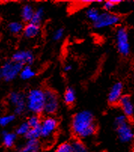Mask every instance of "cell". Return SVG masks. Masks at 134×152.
<instances>
[{
    "label": "cell",
    "instance_id": "16",
    "mask_svg": "<svg viewBox=\"0 0 134 152\" xmlns=\"http://www.w3.org/2000/svg\"><path fill=\"white\" fill-rule=\"evenodd\" d=\"M35 11L36 10L31 5H25L22 8V12H21V16L23 20L25 22L30 23L34 15Z\"/></svg>",
    "mask_w": 134,
    "mask_h": 152
},
{
    "label": "cell",
    "instance_id": "2",
    "mask_svg": "<svg viewBox=\"0 0 134 152\" xmlns=\"http://www.w3.org/2000/svg\"><path fill=\"white\" fill-rule=\"evenodd\" d=\"M26 108L33 115H39L44 112L45 104V91L39 88L32 89L26 96Z\"/></svg>",
    "mask_w": 134,
    "mask_h": 152
},
{
    "label": "cell",
    "instance_id": "29",
    "mask_svg": "<svg viewBox=\"0 0 134 152\" xmlns=\"http://www.w3.org/2000/svg\"><path fill=\"white\" fill-rule=\"evenodd\" d=\"M120 2H121V1H107V2L104 3L103 8L105 11L109 12V11H111V10L113 9Z\"/></svg>",
    "mask_w": 134,
    "mask_h": 152
},
{
    "label": "cell",
    "instance_id": "25",
    "mask_svg": "<svg viewBox=\"0 0 134 152\" xmlns=\"http://www.w3.org/2000/svg\"><path fill=\"white\" fill-rule=\"evenodd\" d=\"M15 118H16V117L15 115H7L5 116L0 117V126H8V124H12L15 120Z\"/></svg>",
    "mask_w": 134,
    "mask_h": 152
},
{
    "label": "cell",
    "instance_id": "13",
    "mask_svg": "<svg viewBox=\"0 0 134 152\" xmlns=\"http://www.w3.org/2000/svg\"><path fill=\"white\" fill-rule=\"evenodd\" d=\"M40 32V26L39 25L35 24L32 23H28L23 28V36L26 39H33L36 37Z\"/></svg>",
    "mask_w": 134,
    "mask_h": 152
},
{
    "label": "cell",
    "instance_id": "9",
    "mask_svg": "<svg viewBox=\"0 0 134 152\" xmlns=\"http://www.w3.org/2000/svg\"><path fill=\"white\" fill-rule=\"evenodd\" d=\"M117 133L122 142H130L134 139V129L127 122L117 127Z\"/></svg>",
    "mask_w": 134,
    "mask_h": 152
},
{
    "label": "cell",
    "instance_id": "31",
    "mask_svg": "<svg viewBox=\"0 0 134 152\" xmlns=\"http://www.w3.org/2000/svg\"><path fill=\"white\" fill-rule=\"evenodd\" d=\"M72 69V66L71 64H67L64 66V71L66 72H69Z\"/></svg>",
    "mask_w": 134,
    "mask_h": 152
},
{
    "label": "cell",
    "instance_id": "24",
    "mask_svg": "<svg viewBox=\"0 0 134 152\" xmlns=\"http://www.w3.org/2000/svg\"><path fill=\"white\" fill-rule=\"evenodd\" d=\"M30 126H29L27 122H24L22 123L21 125L18 126V127L16 129V135L18 136H26L27 133L29 132Z\"/></svg>",
    "mask_w": 134,
    "mask_h": 152
},
{
    "label": "cell",
    "instance_id": "6",
    "mask_svg": "<svg viewBox=\"0 0 134 152\" xmlns=\"http://www.w3.org/2000/svg\"><path fill=\"white\" fill-rule=\"evenodd\" d=\"M120 20H121L120 17L115 14L109 13V12L101 13L98 20L94 23V26L97 29H103V28L117 25L119 23Z\"/></svg>",
    "mask_w": 134,
    "mask_h": 152
},
{
    "label": "cell",
    "instance_id": "8",
    "mask_svg": "<svg viewBox=\"0 0 134 152\" xmlns=\"http://www.w3.org/2000/svg\"><path fill=\"white\" fill-rule=\"evenodd\" d=\"M58 122L53 117H48L42 121L40 126L41 136L48 138L51 136L57 129Z\"/></svg>",
    "mask_w": 134,
    "mask_h": 152
},
{
    "label": "cell",
    "instance_id": "26",
    "mask_svg": "<svg viewBox=\"0 0 134 152\" xmlns=\"http://www.w3.org/2000/svg\"><path fill=\"white\" fill-rule=\"evenodd\" d=\"M73 148V152H89L86 146L81 142L75 140L72 143Z\"/></svg>",
    "mask_w": 134,
    "mask_h": 152
},
{
    "label": "cell",
    "instance_id": "14",
    "mask_svg": "<svg viewBox=\"0 0 134 152\" xmlns=\"http://www.w3.org/2000/svg\"><path fill=\"white\" fill-rule=\"evenodd\" d=\"M2 142L6 148L13 147L17 139V135L15 133H11L5 130L2 133Z\"/></svg>",
    "mask_w": 134,
    "mask_h": 152
},
{
    "label": "cell",
    "instance_id": "19",
    "mask_svg": "<svg viewBox=\"0 0 134 152\" xmlns=\"http://www.w3.org/2000/svg\"><path fill=\"white\" fill-rule=\"evenodd\" d=\"M44 15H45V10H44V8L42 7L38 8L35 11L34 15H33V18H32L31 23H35V24L37 25H40L41 22L43 20Z\"/></svg>",
    "mask_w": 134,
    "mask_h": 152
},
{
    "label": "cell",
    "instance_id": "28",
    "mask_svg": "<svg viewBox=\"0 0 134 152\" xmlns=\"http://www.w3.org/2000/svg\"><path fill=\"white\" fill-rule=\"evenodd\" d=\"M127 122V118L124 115H118L115 118V124L116 127L121 126V125L124 124Z\"/></svg>",
    "mask_w": 134,
    "mask_h": 152
},
{
    "label": "cell",
    "instance_id": "21",
    "mask_svg": "<svg viewBox=\"0 0 134 152\" xmlns=\"http://www.w3.org/2000/svg\"><path fill=\"white\" fill-rule=\"evenodd\" d=\"M25 137L28 140H38V139L41 136V130L40 127L37 128H30L27 134L25 136Z\"/></svg>",
    "mask_w": 134,
    "mask_h": 152
},
{
    "label": "cell",
    "instance_id": "10",
    "mask_svg": "<svg viewBox=\"0 0 134 152\" xmlns=\"http://www.w3.org/2000/svg\"><path fill=\"white\" fill-rule=\"evenodd\" d=\"M34 55L29 50H19L12 56V60L22 63L24 66H30L34 62Z\"/></svg>",
    "mask_w": 134,
    "mask_h": 152
},
{
    "label": "cell",
    "instance_id": "4",
    "mask_svg": "<svg viewBox=\"0 0 134 152\" xmlns=\"http://www.w3.org/2000/svg\"><path fill=\"white\" fill-rule=\"evenodd\" d=\"M116 43L118 52L123 56H127L130 52L127 31L125 28H118L116 32Z\"/></svg>",
    "mask_w": 134,
    "mask_h": 152
},
{
    "label": "cell",
    "instance_id": "7",
    "mask_svg": "<svg viewBox=\"0 0 134 152\" xmlns=\"http://www.w3.org/2000/svg\"><path fill=\"white\" fill-rule=\"evenodd\" d=\"M59 107V99L57 94L53 91H45V104L44 112L47 115H53Z\"/></svg>",
    "mask_w": 134,
    "mask_h": 152
},
{
    "label": "cell",
    "instance_id": "18",
    "mask_svg": "<svg viewBox=\"0 0 134 152\" xmlns=\"http://www.w3.org/2000/svg\"><path fill=\"white\" fill-rule=\"evenodd\" d=\"M76 95L75 90L72 88H68L64 94V101L67 105H72L75 101Z\"/></svg>",
    "mask_w": 134,
    "mask_h": 152
},
{
    "label": "cell",
    "instance_id": "33",
    "mask_svg": "<svg viewBox=\"0 0 134 152\" xmlns=\"http://www.w3.org/2000/svg\"><path fill=\"white\" fill-rule=\"evenodd\" d=\"M133 152H134V150H133Z\"/></svg>",
    "mask_w": 134,
    "mask_h": 152
},
{
    "label": "cell",
    "instance_id": "20",
    "mask_svg": "<svg viewBox=\"0 0 134 152\" xmlns=\"http://www.w3.org/2000/svg\"><path fill=\"white\" fill-rule=\"evenodd\" d=\"M24 26L20 22H12L8 24V29L12 34H20L21 32L23 31Z\"/></svg>",
    "mask_w": 134,
    "mask_h": 152
},
{
    "label": "cell",
    "instance_id": "17",
    "mask_svg": "<svg viewBox=\"0 0 134 152\" xmlns=\"http://www.w3.org/2000/svg\"><path fill=\"white\" fill-rule=\"evenodd\" d=\"M36 72L32 69L30 66H24L20 73V77L22 80H29L36 75Z\"/></svg>",
    "mask_w": 134,
    "mask_h": 152
},
{
    "label": "cell",
    "instance_id": "22",
    "mask_svg": "<svg viewBox=\"0 0 134 152\" xmlns=\"http://www.w3.org/2000/svg\"><path fill=\"white\" fill-rule=\"evenodd\" d=\"M86 15H87L89 20H91V22H93L94 23L98 20L100 13L99 12V11L97 8H91L87 10V12H86Z\"/></svg>",
    "mask_w": 134,
    "mask_h": 152
},
{
    "label": "cell",
    "instance_id": "3",
    "mask_svg": "<svg viewBox=\"0 0 134 152\" xmlns=\"http://www.w3.org/2000/svg\"><path fill=\"white\" fill-rule=\"evenodd\" d=\"M24 67V65L18 63L14 60H8L5 62L0 69L1 77L5 81H12L20 75L21 70Z\"/></svg>",
    "mask_w": 134,
    "mask_h": 152
},
{
    "label": "cell",
    "instance_id": "15",
    "mask_svg": "<svg viewBox=\"0 0 134 152\" xmlns=\"http://www.w3.org/2000/svg\"><path fill=\"white\" fill-rule=\"evenodd\" d=\"M39 142L38 140H27L26 144L21 148L18 152H39Z\"/></svg>",
    "mask_w": 134,
    "mask_h": 152
},
{
    "label": "cell",
    "instance_id": "27",
    "mask_svg": "<svg viewBox=\"0 0 134 152\" xmlns=\"http://www.w3.org/2000/svg\"><path fill=\"white\" fill-rule=\"evenodd\" d=\"M56 152H73V148L72 143L64 142L58 146Z\"/></svg>",
    "mask_w": 134,
    "mask_h": 152
},
{
    "label": "cell",
    "instance_id": "12",
    "mask_svg": "<svg viewBox=\"0 0 134 152\" xmlns=\"http://www.w3.org/2000/svg\"><path fill=\"white\" fill-rule=\"evenodd\" d=\"M119 105L122 109L124 115L127 118H130L133 115L134 113V107L133 105L132 100L129 96H122L119 101Z\"/></svg>",
    "mask_w": 134,
    "mask_h": 152
},
{
    "label": "cell",
    "instance_id": "23",
    "mask_svg": "<svg viewBox=\"0 0 134 152\" xmlns=\"http://www.w3.org/2000/svg\"><path fill=\"white\" fill-rule=\"evenodd\" d=\"M27 123L30 128H37L40 127L42 121L38 115H32L29 118Z\"/></svg>",
    "mask_w": 134,
    "mask_h": 152
},
{
    "label": "cell",
    "instance_id": "30",
    "mask_svg": "<svg viewBox=\"0 0 134 152\" xmlns=\"http://www.w3.org/2000/svg\"><path fill=\"white\" fill-rule=\"evenodd\" d=\"M63 36H64V30L62 28H60V29H57V30H55V32H53V39L57 42V41L61 40L63 38Z\"/></svg>",
    "mask_w": 134,
    "mask_h": 152
},
{
    "label": "cell",
    "instance_id": "1",
    "mask_svg": "<svg viewBox=\"0 0 134 152\" xmlns=\"http://www.w3.org/2000/svg\"><path fill=\"white\" fill-rule=\"evenodd\" d=\"M72 129L78 137L87 138L92 136L97 130L93 114L89 111H81L75 114L72 121Z\"/></svg>",
    "mask_w": 134,
    "mask_h": 152
},
{
    "label": "cell",
    "instance_id": "5",
    "mask_svg": "<svg viewBox=\"0 0 134 152\" xmlns=\"http://www.w3.org/2000/svg\"><path fill=\"white\" fill-rule=\"evenodd\" d=\"M8 102L14 107L15 115H21L26 108V96L22 93L13 91L8 95Z\"/></svg>",
    "mask_w": 134,
    "mask_h": 152
},
{
    "label": "cell",
    "instance_id": "32",
    "mask_svg": "<svg viewBox=\"0 0 134 152\" xmlns=\"http://www.w3.org/2000/svg\"><path fill=\"white\" fill-rule=\"evenodd\" d=\"M2 78V77H1V72H0V78Z\"/></svg>",
    "mask_w": 134,
    "mask_h": 152
},
{
    "label": "cell",
    "instance_id": "11",
    "mask_svg": "<svg viewBox=\"0 0 134 152\" xmlns=\"http://www.w3.org/2000/svg\"><path fill=\"white\" fill-rule=\"evenodd\" d=\"M124 85L121 82H117L111 87L108 95V100L110 104L118 103L122 97Z\"/></svg>",
    "mask_w": 134,
    "mask_h": 152
}]
</instances>
